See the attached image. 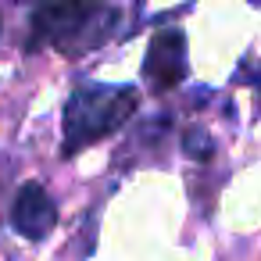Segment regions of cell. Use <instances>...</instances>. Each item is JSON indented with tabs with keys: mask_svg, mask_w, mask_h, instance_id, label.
Segmentation results:
<instances>
[{
	"mask_svg": "<svg viewBox=\"0 0 261 261\" xmlns=\"http://www.w3.org/2000/svg\"><path fill=\"white\" fill-rule=\"evenodd\" d=\"M182 150H186L190 158H197V161H207V158L215 154L211 136H207L204 129H186V133H182Z\"/></svg>",
	"mask_w": 261,
	"mask_h": 261,
	"instance_id": "cell-5",
	"label": "cell"
},
{
	"mask_svg": "<svg viewBox=\"0 0 261 261\" xmlns=\"http://www.w3.org/2000/svg\"><path fill=\"white\" fill-rule=\"evenodd\" d=\"M136 108L133 86H83L72 93L65 108V154L97 143L100 136L115 133Z\"/></svg>",
	"mask_w": 261,
	"mask_h": 261,
	"instance_id": "cell-2",
	"label": "cell"
},
{
	"mask_svg": "<svg viewBox=\"0 0 261 261\" xmlns=\"http://www.w3.org/2000/svg\"><path fill=\"white\" fill-rule=\"evenodd\" d=\"M115 18V8L100 4V0H50L33 18L29 47L36 50L43 43H54L61 50H90L108 36Z\"/></svg>",
	"mask_w": 261,
	"mask_h": 261,
	"instance_id": "cell-1",
	"label": "cell"
},
{
	"mask_svg": "<svg viewBox=\"0 0 261 261\" xmlns=\"http://www.w3.org/2000/svg\"><path fill=\"white\" fill-rule=\"evenodd\" d=\"M147 79L154 90H175L186 79V36L179 29H161L147 47Z\"/></svg>",
	"mask_w": 261,
	"mask_h": 261,
	"instance_id": "cell-3",
	"label": "cell"
},
{
	"mask_svg": "<svg viewBox=\"0 0 261 261\" xmlns=\"http://www.w3.org/2000/svg\"><path fill=\"white\" fill-rule=\"evenodd\" d=\"M58 222V207L47 197V190L40 182H25L11 204V225L25 236V240H43Z\"/></svg>",
	"mask_w": 261,
	"mask_h": 261,
	"instance_id": "cell-4",
	"label": "cell"
},
{
	"mask_svg": "<svg viewBox=\"0 0 261 261\" xmlns=\"http://www.w3.org/2000/svg\"><path fill=\"white\" fill-rule=\"evenodd\" d=\"M47 4H50V0H47Z\"/></svg>",
	"mask_w": 261,
	"mask_h": 261,
	"instance_id": "cell-6",
	"label": "cell"
}]
</instances>
